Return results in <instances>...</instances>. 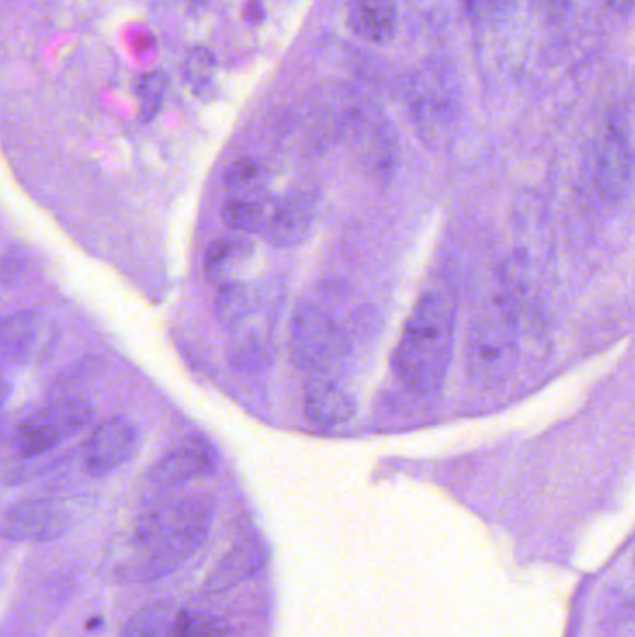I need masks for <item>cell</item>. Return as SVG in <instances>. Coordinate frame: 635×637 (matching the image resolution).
Segmentation results:
<instances>
[{"instance_id": "1", "label": "cell", "mask_w": 635, "mask_h": 637, "mask_svg": "<svg viewBox=\"0 0 635 637\" xmlns=\"http://www.w3.org/2000/svg\"><path fill=\"white\" fill-rule=\"evenodd\" d=\"M458 294L446 276L423 289L399 339L393 368L415 393L438 392L452 366L457 332Z\"/></svg>"}, {"instance_id": "2", "label": "cell", "mask_w": 635, "mask_h": 637, "mask_svg": "<svg viewBox=\"0 0 635 637\" xmlns=\"http://www.w3.org/2000/svg\"><path fill=\"white\" fill-rule=\"evenodd\" d=\"M213 518L214 498L208 492L190 494L165 511L152 513L136 532L141 559H136L133 577L160 580L178 570L205 545Z\"/></svg>"}, {"instance_id": "3", "label": "cell", "mask_w": 635, "mask_h": 637, "mask_svg": "<svg viewBox=\"0 0 635 637\" xmlns=\"http://www.w3.org/2000/svg\"><path fill=\"white\" fill-rule=\"evenodd\" d=\"M520 321L511 283L503 282L477 308L466 342V368L483 388L500 387L519 358Z\"/></svg>"}, {"instance_id": "4", "label": "cell", "mask_w": 635, "mask_h": 637, "mask_svg": "<svg viewBox=\"0 0 635 637\" xmlns=\"http://www.w3.org/2000/svg\"><path fill=\"white\" fill-rule=\"evenodd\" d=\"M289 347L297 368L323 377L342 362L347 339L331 313L313 302H300L291 321Z\"/></svg>"}, {"instance_id": "5", "label": "cell", "mask_w": 635, "mask_h": 637, "mask_svg": "<svg viewBox=\"0 0 635 637\" xmlns=\"http://www.w3.org/2000/svg\"><path fill=\"white\" fill-rule=\"evenodd\" d=\"M96 417L90 401L80 398L58 399L32 414L15 436L19 457H43L55 454L69 438L79 435Z\"/></svg>"}, {"instance_id": "6", "label": "cell", "mask_w": 635, "mask_h": 637, "mask_svg": "<svg viewBox=\"0 0 635 637\" xmlns=\"http://www.w3.org/2000/svg\"><path fill=\"white\" fill-rule=\"evenodd\" d=\"M58 339V326L45 313L23 310L0 317V368L40 366L55 355Z\"/></svg>"}, {"instance_id": "7", "label": "cell", "mask_w": 635, "mask_h": 637, "mask_svg": "<svg viewBox=\"0 0 635 637\" xmlns=\"http://www.w3.org/2000/svg\"><path fill=\"white\" fill-rule=\"evenodd\" d=\"M74 518L53 498H26L0 516V537L12 543H53L71 532Z\"/></svg>"}, {"instance_id": "8", "label": "cell", "mask_w": 635, "mask_h": 637, "mask_svg": "<svg viewBox=\"0 0 635 637\" xmlns=\"http://www.w3.org/2000/svg\"><path fill=\"white\" fill-rule=\"evenodd\" d=\"M141 429L125 416H114L98 425L82 449L85 470L92 478H104L127 465L141 449Z\"/></svg>"}, {"instance_id": "9", "label": "cell", "mask_w": 635, "mask_h": 637, "mask_svg": "<svg viewBox=\"0 0 635 637\" xmlns=\"http://www.w3.org/2000/svg\"><path fill=\"white\" fill-rule=\"evenodd\" d=\"M219 468V451L208 438L190 436L153 465L149 478L166 489L209 478Z\"/></svg>"}, {"instance_id": "10", "label": "cell", "mask_w": 635, "mask_h": 637, "mask_svg": "<svg viewBox=\"0 0 635 637\" xmlns=\"http://www.w3.org/2000/svg\"><path fill=\"white\" fill-rule=\"evenodd\" d=\"M594 181L608 202H623L632 185V149L623 131L610 130L600 141Z\"/></svg>"}, {"instance_id": "11", "label": "cell", "mask_w": 635, "mask_h": 637, "mask_svg": "<svg viewBox=\"0 0 635 637\" xmlns=\"http://www.w3.org/2000/svg\"><path fill=\"white\" fill-rule=\"evenodd\" d=\"M315 222V203L302 192L275 200L269 227L263 237L276 246L299 245L308 237Z\"/></svg>"}, {"instance_id": "12", "label": "cell", "mask_w": 635, "mask_h": 637, "mask_svg": "<svg viewBox=\"0 0 635 637\" xmlns=\"http://www.w3.org/2000/svg\"><path fill=\"white\" fill-rule=\"evenodd\" d=\"M305 416L323 427L343 425L355 416V401L336 382L313 377L304 393Z\"/></svg>"}, {"instance_id": "13", "label": "cell", "mask_w": 635, "mask_h": 637, "mask_svg": "<svg viewBox=\"0 0 635 637\" xmlns=\"http://www.w3.org/2000/svg\"><path fill=\"white\" fill-rule=\"evenodd\" d=\"M347 21L369 44H388L398 32V7L393 0H348Z\"/></svg>"}, {"instance_id": "14", "label": "cell", "mask_w": 635, "mask_h": 637, "mask_svg": "<svg viewBox=\"0 0 635 637\" xmlns=\"http://www.w3.org/2000/svg\"><path fill=\"white\" fill-rule=\"evenodd\" d=\"M265 563V550L254 540H243L233 546L226 556L216 565V569L209 574L203 591L208 594L224 593L233 585L254 577Z\"/></svg>"}, {"instance_id": "15", "label": "cell", "mask_w": 635, "mask_h": 637, "mask_svg": "<svg viewBox=\"0 0 635 637\" xmlns=\"http://www.w3.org/2000/svg\"><path fill=\"white\" fill-rule=\"evenodd\" d=\"M254 246L245 235H224L209 245L203 259V269L216 286L235 282L241 270L250 264Z\"/></svg>"}, {"instance_id": "16", "label": "cell", "mask_w": 635, "mask_h": 637, "mask_svg": "<svg viewBox=\"0 0 635 637\" xmlns=\"http://www.w3.org/2000/svg\"><path fill=\"white\" fill-rule=\"evenodd\" d=\"M275 200L265 194L232 197L222 209V221L241 235H265L269 227Z\"/></svg>"}, {"instance_id": "17", "label": "cell", "mask_w": 635, "mask_h": 637, "mask_svg": "<svg viewBox=\"0 0 635 637\" xmlns=\"http://www.w3.org/2000/svg\"><path fill=\"white\" fill-rule=\"evenodd\" d=\"M257 302V291L248 283L241 280L222 283L214 297V315L224 328L235 332L243 328L246 321L254 315Z\"/></svg>"}, {"instance_id": "18", "label": "cell", "mask_w": 635, "mask_h": 637, "mask_svg": "<svg viewBox=\"0 0 635 637\" xmlns=\"http://www.w3.org/2000/svg\"><path fill=\"white\" fill-rule=\"evenodd\" d=\"M178 612L170 604H153L135 613L118 637H170Z\"/></svg>"}, {"instance_id": "19", "label": "cell", "mask_w": 635, "mask_h": 637, "mask_svg": "<svg viewBox=\"0 0 635 637\" xmlns=\"http://www.w3.org/2000/svg\"><path fill=\"white\" fill-rule=\"evenodd\" d=\"M269 181V172L257 159H238L233 163L224 176V187L232 197H256L265 194Z\"/></svg>"}, {"instance_id": "20", "label": "cell", "mask_w": 635, "mask_h": 637, "mask_svg": "<svg viewBox=\"0 0 635 637\" xmlns=\"http://www.w3.org/2000/svg\"><path fill=\"white\" fill-rule=\"evenodd\" d=\"M185 77L194 96L209 99L214 92V58L209 51L192 49L185 58Z\"/></svg>"}, {"instance_id": "21", "label": "cell", "mask_w": 635, "mask_h": 637, "mask_svg": "<svg viewBox=\"0 0 635 637\" xmlns=\"http://www.w3.org/2000/svg\"><path fill=\"white\" fill-rule=\"evenodd\" d=\"M227 625L214 615L178 612L170 637H224Z\"/></svg>"}, {"instance_id": "22", "label": "cell", "mask_w": 635, "mask_h": 637, "mask_svg": "<svg viewBox=\"0 0 635 637\" xmlns=\"http://www.w3.org/2000/svg\"><path fill=\"white\" fill-rule=\"evenodd\" d=\"M166 90H168V77L163 71L146 75L141 80V85H138V99H141L138 114H141L142 122H153L155 118L159 116L163 103H165Z\"/></svg>"}, {"instance_id": "23", "label": "cell", "mask_w": 635, "mask_h": 637, "mask_svg": "<svg viewBox=\"0 0 635 637\" xmlns=\"http://www.w3.org/2000/svg\"><path fill=\"white\" fill-rule=\"evenodd\" d=\"M511 0H466L471 15L479 21H492L505 12Z\"/></svg>"}, {"instance_id": "24", "label": "cell", "mask_w": 635, "mask_h": 637, "mask_svg": "<svg viewBox=\"0 0 635 637\" xmlns=\"http://www.w3.org/2000/svg\"><path fill=\"white\" fill-rule=\"evenodd\" d=\"M10 395H12V382L8 379L7 371L0 368V414L4 411V406L8 405Z\"/></svg>"}, {"instance_id": "25", "label": "cell", "mask_w": 635, "mask_h": 637, "mask_svg": "<svg viewBox=\"0 0 635 637\" xmlns=\"http://www.w3.org/2000/svg\"><path fill=\"white\" fill-rule=\"evenodd\" d=\"M245 18L250 21V23H259L265 18V8H263L259 0H248L245 7Z\"/></svg>"}, {"instance_id": "26", "label": "cell", "mask_w": 635, "mask_h": 637, "mask_svg": "<svg viewBox=\"0 0 635 637\" xmlns=\"http://www.w3.org/2000/svg\"><path fill=\"white\" fill-rule=\"evenodd\" d=\"M611 7L619 10V12L628 13L632 10V4H634V0H610Z\"/></svg>"}]
</instances>
